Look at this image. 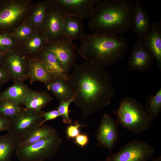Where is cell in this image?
Returning a JSON list of instances; mask_svg holds the SVG:
<instances>
[{
    "mask_svg": "<svg viewBox=\"0 0 161 161\" xmlns=\"http://www.w3.org/2000/svg\"><path fill=\"white\" fill-rule=\"evenodd\" d=\"M52 42L46 50L52 53L67 76L77 59L75 52L77 44L66 37Z\"/></svg>",
    "mask_w": 161,
    "mask_h": 161,
    "instance_id": "9c48e42d",
    "label": "cell"
},
{
    "mask_svg": "<svg viewBox=\"0 0 161 161\" xmlns=\"http://www.w3.org/2000/svg\"><path fill=\"white\" fill-rule=\"evenodd\" d=\"M24 109L21 105L12 100H0V114L7 118H12Z\"/></svg>",
    "mask_w": 161,
    "mask_h": 161,
    "instance_id": "484cf974",
    "label": "cell"
},
{
    "mask_svg": "<svg viewBox=\"0 0 161 161\" xmlns=\"http://www.w3.org/2000/svg\"><path fill=\"white\" fill-rule=\"evenodd\" d=\"M74 96L70 99L60 101L59 105L57 109L59 112L61 116L62 117L63 122L67 124L71 123L72 120L69 116L70 110L69 109V105L74 100Z\"/></svg>",
    "mask_w": 161,
    "mask_h": 161,
    "instance_id": "83f0119b",
    "label": "cell"
},
{
    "mask_svg": "<svg viewBox=\"0 0 161 161\" xmlns=\"http://www.w3.org/2000/svg\"><path fill=\"white\" fill-rule=\"evenodd\" d=\"M134 3L135 15L131 30L138 38H142L149 30L151 18L140 0H136Z\"/></svg>",
    "mask_w": 161,
    "mask_h": 161,
    "instance_id": "5bb4252c",
    "label": "cell"
},
{
    "mask_svg": "<svg viewBox=\"0 0 161 161\" xmlns=\"http://www.w3.org/2000/svg\"><path fill=\"white\" fill-rule=\"evenodd\" d=\"M49 6V3L47 2L42 3L38 6L32 17V21L34 23L38 25L43 24L48 13Z\"/></svg>",
    "mask_w": 161,
    "mask_h": 161,
    "instance_id": "4316f807",
    "label": "cell"
},
{
    "mask_svg": "<svg viewBox=\"0 0 161 161\" xmlns=\"http://www.w3.org/2000/svg\"><path fill=\"white\" fill-rule=\"evenodd\" d=\"M85 126L80 123L77 121H75L74 124L69 125L66 130L67 138L72 140L74 139L80 134V128Z\"/></svg>",
    "mask_w": 161,
    "mask_h": 161,
    "instance_id": "f1b7e54d",
    "label": "cell"
},
{
    "mask_svg": "<svg viewBox=\"0 0 161 161\" xmlns=\"http://www.w3.org/2000/svg\"><path fill=\"white\" fill-rule=\"evenodd\" d=\"M52 126L44 123L38 125L29 133L21 140L19 146H25L32 144L55 133Z\"/></svg>",
    "mask_w": 161,
    "mask_h": 161,
    "instance_id": "44dd1931",
    "label": "cell"
},
{
    "mask_svg": "<svg viewBox=\"0 0 161 161\" xmlns=\"http://www.w3.org/2000/svg\"><path fill=\"white\" fill-rule=\"evenodd\" d=\"M63 143L57 131L29 145L18 146L15 154L19 161H46L56 156Z\"/></svg>",
    "mask_w": 161,
    "mask_h": 161,
    "instance_id": "5b68a950",
    "label": "cell"
},
{
    "mask_svg": "<svg viewBox=\"0 0 161 161\" xmlns=\"http://www.w3.org/2000/svg\"><path fill=\"white\" fill-rule=\"evenodd\" d=\"M116 119L106 113L102 116L95 135L98 146L107 148L110 154L118 138V124Z\"/></svg>",
    "mask_w": 161,
    "mask_h": 161,
    "instance_id": "30bf717a",
    "label": "cell"
},
{
    "mask_svg": "<svg viewBox=\"0 0 161 161\" xmlns=\"http://www.w3.org/2000/svg\"><path fill=\"white\" fill-rule=\"evenodd\" d=\"M5 52L0 50V61L2 59Z\"/></svg>",
    "mask_w": 161,
    "mask_h": 161,
    "instance_id": "74e56055",
    "label": "cell"
},
{
    "mask_svg": "<svg viewBox=\"0 0 161 161\" xmlns=\"http://www.w3.org/2000/svg\"><path fill=\"white\" fill-rule=\"evenodd\" d=\"M21 141L7 131L0 135V161H11L13 154Z\"/></svg>",
    "mask_w": 161,
    "mask_h": 161,
    "instance_id": "e0dca14e",
    "label": "cell"
},
{
    "mask_svg": "<svg viewBox=\"0 0 161 161\" xmlns=\"http://www.w3.org/2000/svg\"><path fill=\"white\" fill-rule=\"evenodd\" d=\"M26 6L22 4L3 2L0 5V30L13 24L26 11Z\"/></svg>",
    "mask_w": 161,
    "mask_h": 161,
    "instance_id": "4fadbf2b",
    "label": "cell"
},
{
    "mask_svg": "<svg viewBox=\"0 0 161 161\" xmlns=\"http://www.w3.org/2000/svg\"><path fill=\"white\" fill-rule=\"evenodd\" d=\"M67 76L73 102L86 119L109 105L115 95L110 73L89 61L75 64Z\"/></svg>",
    "mask_w": 161,
    "mask_h": 161,
    "instance_id": "6da1fadb",
    "label": "cell"
},
{
    "mask_svg": "<svg viewBox=\"0 0 161 161\" xmlns=\"http://www.w3.org/2000/svg\"><path fill=\"white\" fill-rule=\"evenodd\" d=\"M145 112L151 122L154 120L161 110V88L154 95H150L146 100Z\"/></svg>",
    "mask_w": 161,
    "mask_h": 161,
    "instance_id": "d4e9b609",
    "label": "cell"
},
{
    "mask_svg": "<svg viewBox=\"0 0 161 161\" xmlns=\"http://www.w3.org/2000/svg\"><path fill=\"white\" fill-rule=\"evenodd\" d=\"M63 35L72 41H80L84 34L83 20L74 17H63Z\"/></svg>",
    "mask_w": 161,
    "mask_h": 161,
    "instance_id": "2e32d148",
    "label": "cell"
},
{
    "mask_svg": "<svg viewBox=\"0 0 161 161\" xmlns=\"http://www.w3.org/2000/svg\"><path fill=\"white\" fill-rule=\"evenodd\" d=\"M8 78V73L5 69L0 66V85L5 82Z\"/></svg>",
    "mask_w": 161,
    "mask_h": 161,
    "instance_id": "d590c367",
    "label": "cell"
},
{
    "mask_svg": "<svg viewBox=\"0 0 161 161\" xmlns=\"http://www.w3.org/2000/svg\"><path fill=\"white\" fill-rule=\"evenodd\" d=\"M41 61L47 71L55 79L67 80V76L52 53L45 49L43 52Z\"/></svg>",
    "mask_w": 161,
    "mask_h": 161,
    "instance_id": "7402d4cb",
    "label": "cell"
},
{
    "mask_svg": "<svg viewBox=\"0 0 161 161\" xmlns=\"http://www.w3.org/2000/svg\"><path fill=\"white\" fill-rule=\"evenodd\" d=\"M114 112L118 123L134 134H138L149 128L151 122L145 109L133 97L123 98L118 109Z\"/></svg>",
    "mask_w": 161,
    "mask_h": 161,
    "instance_id": "277c9868",
    "label": "cell"
},
{
    "mask_svg": "<svg viewBox=\"0 0 161 161\" xmlns=\"http://www.w3.org/2000/svg\"><path fill=\"white\" fill-rule=\"evenodd\" d=\"M42 114L43 117L44 119L43 120L39 125L44 123L45 122L47 121L54 120L61 116L59 112L57 109L47 112H43Z\"/></svg>",
    "mask_w": 161,
    "mask_h": 161,
    "instance_id": "d6a6232c",
    "label": "cell"
},
{
    "mask_svg": "<svg viewBox=\"0 0 161 161\" xmlns=\"http://www.w3.org/2000/svg\"><path fill=\"white\" fill-rule=\"evenodd\" d=\"M32 32V29L30 27L27 26H23L16 30L15 34L18 38L21 39L28 37Z\"/></svg>",
    "mask_w": 161,
    "mask_h": 161,
    "instance_id": "836d02e7",
    "label": "cell"
},
{
    "mask_svg": "<svg viewBox=\"0 0 161 161\" xmlns=\"http://www.w3.org/2000/svg\"><path fill=\"white\" fill-rule=\"evenodd\" d=\"M28 75L31 82L40 81L46 85L55 79L47 71L41 60L35 61L31 63Z\"/></svg>",
    "mask_w": 161,
    "mask_h": 161,
    "instance_id": "603a6c76",
    "label": "cell"
},
{
    "mask_svg": "<svg viewBox=\"0 0 161 161\" xmlns=\"http://www.w3.org/2000/svg\"><path fill=\"white\" fill-rule=\"evenodd\" d=\"M46 85L60 101L69 100L74 96L67 80L56 78Z\"/></svg>",
    "mask_w": 161,
    "mask_h": 161,
    "instance_id": "d6986e66",
    "label": "cell"
},
{
    "mask_svg": "<svg viewBox=\"0 0 161 161\" xmlns=\"http://www.w3.org/2000/svg\"><path fill=\"white\" fill-rule=\"evenodd\" d=\"M30 91V90L27 86L20 82H17L0 94V100L8 99L20 105L23 104L25 100Z\"/></svg>",
    "mask_w": 161,
    "mask_h": 161,
    "instance_id": "ffe728a7",
    "label": "cell"
},
{
    "mask_svg": "<svg viewBox=\"0 0 161 161\" xmlns=\"http://www.w3.org/2000/svg\"><path fill=\"white\" fill-rule=\"evenodd\" d=\"M143 45L153 55L161 71V21H153L147 34L141 38Z\"/></svg>",
    "mask_w": 161,
    "mask_h": 161,
    "instance_id": "7c38bea8",
    "label": "cell"
},
{
    "mask_svg": "<svg viewBox=\"0 0 161 161\" xmlns=\"http://www.w3.org/2000/svg\"><path fill=\"white\" fill-rule=\"evenodd\" d=\"M154 59L152 54L143 47L141 38L138 37L132 47L127 65L131 70L143 72L151 68Z\"/></svg>",
    "mask_w": 161,
    "mask_h": 161,
    "instance_id": "8fae6325",
    "label": "cell"
},
{
    "mask_svg": "<svg viewBox=\"0 0 161 161\" xmlns=\"http://www.w3.org/2000/svg\"><path fill=\"white\" fill-rule=\"evenodd\" d=\"M97 4L88 22L93 34L116 36L131 30L135 10L132 1L104 0Z\"/></svg>",
    "mask_w": 161,
    "mask_h": 161,
    "instance_id": "7a4b0ae2",
    "label": "cell"
},
{
    "mask_svg": "<svg viewBox=\"0 0 161 161\" xmlns=\"http://www.w3.org/2000/svg\"><path fill=\"white\" fill-rule=\"evenodd\" d=\"M13 44V41L7 34L0 33V50L5 52Z\"/></svg>",
    "mask_w": 161,
    "mask_h": 161,
    "instance_id": "4dcf8cb0",
    "label": "cell"
},
{
    "mask_svg": "<svg viewBox=\"0 0 161 161\" xmlns=\"http://www.w3.org/2000/svg\"><path fill=\"white\" fill-rule=\"evenodd\" d=\"M10 119L0 114V132L7 131L8 130Z\"/></svg>",
    "mask_w": 161,
    "mask_h": 161,
    "instance_id": "e575fe53",
    "label": "cell"
},
{
    "mask_svg": "<svg viewBox=\"0 0 161 161\" xmlns=\"http://www.w3.org/2000/svg\"><path fill=\"white\" fill-rule=\"evenodd\" d=\"M77 52L82 58L103 67L122 60L129 48L122 35L109 36L84 34Z\"/></svg>",
    "mask_w": 161,
    "mask_h": 161,
    "instance_id": "3957f363",
    "label": "cell"
},
{
    "mask_svg": "<svg viewBox=\"0 0 161 161\" xmlns=\"http://www.w3.org/2000/svg\"><path fill=\"white\" fill-rule=\"evenodd\" d=\"M47 37L52 41L64 36L63 17L52 10H49L43 23Z\"/></svg>",
    "mask_w": 161,
    "mask_h": 161,
    "instance_id": "9a60e30c",
    "label": "cell"
},
{
    "mask_svg": "<svg viewBox=\"0 0 161 161\" xmlns=\"http://www.w3.org/2000/svg\"><path fill=\"white\" fill-rule=\"evenodd\" d=\"M152 161H161V157H159L154 158L152 160Z\"/></svg>",
    "mask_w": 161,
    "mask_h": 161,
    "instance_id": "8d00e7d4",
    "label": "cell"
},
{
    "mask_svg": "<svg viewBox=\"0 0 161 161\" xmlns=\"http://www.w3.org/2000/svg\"><path fill=\"white\" fill-rule=\"evenodd\" d=\"M46 39L44 36L34 37L28 42V47L31 50H35L42 46L45 43Z\"/></svg>",
    "mask_w": 161,
    "mask_h": 161,
    "instance_id": "f546056e",
    "label": "cell"
},
{
    "mask_svg": "<svg viewBox=\"0 0 161 161\" xmlns=\"http://www.w3.org/2000/svg\"><path fill=\"white\" fill-rule=\"evenodd\" d=\"M43 112L42 111L24 109L10 119L9 128L7 131L21 140L40 125L43 118Z\"/></svg>",
    "mask_w": 161,
    "mask_h": 161,
    "instance_id": "52a82bcc",
    "label": "cell"
},
{
    "mask_svg": "<svg viewBox=\"0 0 161 161\" xmlns=\"http://www.w3.org/2000/svg\"><path fill=\"white\" fill-rule=\"evenodd\" d=\"M75 144L83 148L89 142V138L88 135L86 133H80L74 139Z\"/></svg>",
    "mask_w": 161,
    "mask_h": 161,
    "instance_id": "1f68e13d",
    "label": "cell"
},
{
    "mask_svg": "<svg viewBox=\"0 0 161 161\" xmlns=\"http://www.w3.org/2000/svg\"><path fill=\"white\" fill-rule=\"evenodd\" d=\"M155 151L147 142L135 140L127 143L117 153L110 154L104 161H147Z\"/></svg>",
    "mask_w": 161,
    "mask_h": 161,
    "instance_id": "ba28073f",
    "label": "cell"
},
{
    "mask_svg": "<svg viewBox=\"0 0 161 161\" xmlns=\"http://www.w3.org/2000/svg\"><path fill=\"white\" fill-rule=\"evenodd\" d=\"M52 99V98L46 91H30L25 100L23 105L25 108L40 112Z\"/></svg>",
    "mask_w": 161,
    "mask_h": 161,
    "instance_id": "ac0fdd59",
    "label": "cell"
},
{
    "mask_svg": "<svg viewBox=\"0 0 161 161\" xmlns=\"http://www.w3.org/2000/svg\"><path fill=\"white\" fill-rule=\"evenodd\" d=\"M6 63L10 73L14 78L21 80L25 75V68L24 61L17 54L9 55L7 57Z\"/></svg>",
    "mask_w": 161,
    "mask_h": 161,
    "instance_id": "cb8c5ba5",
    "label": "cell"
},
{
    "mask_svg": "<svg viewBox=\"0 0 161 161\" xmlns=\"http://www.w3.org/2000/svg\"><path fill=\"white\" fill-rule=\"evenodd\" d=\"M101 0H57L52 1V10L63 17H74L81 19L90 18L94 6Z\"/></svg>",
    "mask_w": 161,
    "mask_h": 161,
    "instance_id": "8992f818",
    "label": "cell"
}]
</instances>
